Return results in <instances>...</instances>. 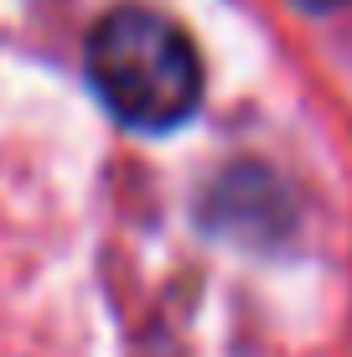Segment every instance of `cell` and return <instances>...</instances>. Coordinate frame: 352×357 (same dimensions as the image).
Returning a JSON list of instances; mask_svg holds the SVG:
<instances>
[{
    "instance_id": "cell-1",
    "label": "cell",
    "mask_w": 352,
    "mask_h": 357,
    "mask_svg": "<svg viewBox=\"0 0 352 357\" xmlns=\"http://www.w3.org/2000/svg\"><path fill=\"white\" fill-rule=\"evenodd\" d=\"M83 68L109 114L130 130H176L202 104L197 47L151 6H114L99 16L83 47Z\"/></svg>"
},
{
    "instance_id": "cell-2",
    "label": "cell",
    "mask_w": 352,
    "mask_h": 357,
    "mask_svg": "<svg viewBox=\"0 0 352 357\" xmlns=\"http://www.w3.org/2000/svg\"><path fill=\"white\" fill-rule=\"evenodd\" d=\"M306 10H337V6H352V0H300Z\"/></svg>"
}]
</instances>
